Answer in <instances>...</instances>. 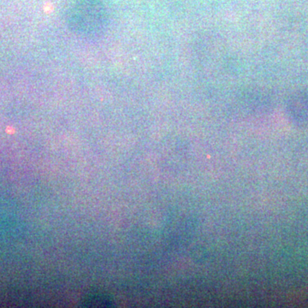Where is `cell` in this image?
I'll return each instance as SVG.
<instances>
[{
	"mask_svg": "<svg viewBox=\"0 0 308 308\" xmlns=\"http://www.w3.org/2000/svg\"><path fill=\"white\" fill-rule=\"evenodd\" d=\"M43 9H44V11H45L46 13L50 14L51 12H53V10H54V6H53V4L51 3V2H46L45 4H44Z\"/></svg>",
	"mask_w": 308,
	"mask_h": 308,
	"instance_id": "obj_1",
	"label": "cell"
}]
</instances>
